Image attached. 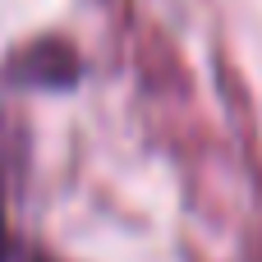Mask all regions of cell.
Segmentation results:
<instances>
[{
  "mask_svg": "<svg viewBox=\"0 0 262 262\" xmlns=\"http://www.w3.org/2000/svg\"><path fill=\"white\" fill-rule=\"evenodd\" d=\"M74 78L78 55L69 41H28L0 69V88H69Z\"/></svg>",
  "mask_w": 262,
  "mask_h": 262,
  "instance_id": "cell-1",
  "label": "cell"
},
{
  "mask_svg": "<svg viewBox=\"0 0 262 262\" xmlns=\"http://www.w3.org/2000/svg\"><path fill=\"white\" fill-rule=\"evenodd\" d=\"M18 170H23V129L0 111V262H41L32 253V244H23L14 235V221H9V198L18 189Z\"/></svg>",
  "mask_w": 262,
  "mask_h": 262,
  "instance_id": "cell-2",
  "label": "cell"
}]
</instances>
